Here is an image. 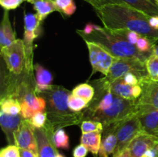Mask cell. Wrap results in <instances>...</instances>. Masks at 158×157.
I'll return each mask as SVG.
<instances>
[{"label": "cell", "instance_id": "1", "mask_svg": "<svg viewBox=\"0 0 158 157\" xmlns=\"http://www.w3.org/2000/svg\"><path fill=\"white\" fill-rule=\"evenodd\" d=\"M103 26L109 29H128L157 43L158 29L150 25L146 14L123 4L108 3L94 9Z\"/></svg>", "mask_w": 158, "mask_h": 157}, {"label": "cell", "instance_id": "18", "mask_svg": "<svg viewBox=\"0 0 158 157\" xmlns=\"http://www.w3.org/2000/svg\"><path fill=\"white\" fill-rule=\"evenodd\" d=\"M16 39L15 34L12 29L10 19H9V11L5 10L1 22V26H0V46H1V49L9 46Z\"/></svg>", "mask_w": 158, "mask_h": 157}, {"label": "cell", "instance_id": "5", "mask_svg": "<svg viewBox=\"0 0 158 157\" xmlns=\"http://www.w3.org/2000/svg\"><path fill=\"white\" fill-rule=\"evenodd\" d=\"M114 131L117 137V146L114 155H119L129 147L133 140L140 134L144 133L139 117L135 115L120 122L112 127L103 128Z\"/></svg>", "mask_w": 158, "mask_h": 157}, {"label": "cell", "instance_id": "8", "mask_svg": "<svg viewBox=\"0 0 158 157\" xmlns=\"http://www.w3.org/2000/svg\"><path fill=\"white\" fill-rule=\"evenodd\" d=\"M142 93L137 99V116L158 109V82L149 79L140 82Z\"/></svg>", "mask_w": 158, "mask_h": 157}, {"label": "cell", "instance_id": "37", "mask_svg": "<svg viewBox=\"0 0 158 157\" xmlns=\"http://www.w3.org/2000/svg\"><path fill=\"white\" fill-rule=\"evenodd\" d=\"M142 157H158V143L147 151Z\"/></svg>", "mask_w": 158, "mask_h": 157}, {"label": "cell", "instance_id": "41", "mask_svg": "<svg viewBox=\"0 0 158 157\" xmlns=\"http://www.w3.org/2000/svg\"><path fill=\"white\" fill-rule=\"evenodd\" d=\"M131 156V153H130V149L129 148L126 149L125 150H123V152L120 154H119L117 155V157H130Z\"/></svg>", "mask_w": 158, "mask_h": 157}, {"label": "cell", "instance_id": "24", "mask_svg": "<svg viewBox=\"0 0 158 157\" xmlns=\"http://www.w3.org/2000/svg\"><path fill=\"white\" fill-rule=\"evenodd\" d=\"M1 111L12 115L21 114V104L18 100L12 98L2 99L0 103Z\"/></svg>", "mask_w": 158, "mask_h": 157}, {"label": "cell", "instance_id": "30", "mask_svg": "<svg viewBox=\"0 0 158 157\" xmlns=\"http://www.w3.org/2000/svg\"><path fill=\"white\" fill-rule=\"evenodd\" d=\"M149 77L151 80L156 81L158 76V56L152 54L146 62Z\"/></svg>", "mask_w": 158, "mask_h": 157}, {"label": "cell", "instance_id": "6", "mask_svg": "<svg viewBox=\"0 0 158 157\" xmlns=\"http://www.w3.org/2000/svg\"><path fill=\"white\" fill-rule=\"evenodd\" d=\"M42 22L36 14L28 13L24 16V38L23 42L26 52V67L28 70H32L33 58V42L42 32Z\"/></svg>", "mask_w": 158, "mask_h": 157}, {"label": "cell", "instance_id": "12", "mask_svg": "<svg viewBox=\"0 0 158 157\" xmlns=\"http://www.w3.org/2000/svg\"><path fill=\"white\" fill-rule=\"evenodd\" d=\"M21 104V115L26 119H30L34 114L44 112L46 109V100L35 92L29 93L24 97Z\"/></svg>", "mask_w": 158, "mask_h": 157}, {"label": "cell", "instance_id": "22", "mask_svg": "<svg viewBox=\"0 0 158 157\" xmlns=\"http://www.w3.org/2000/svg\"><path fill=\"white\" fill-rule=\"evenodd\" d=\"M30 3L33 5L34 10L36 12L35 14L43 22L49 14L55 11L58 12L53 0H33Z\"/></svg>", "mask_w": 158, "mask_h": 157}, {"label": "cell", "instance_id": "35", "mask_svg": "<svg viewBox=\"0 0 158 157\" xmlns=\"http://www.w3.org/2000/svg\"><path fill=\"white\" fill-rule=\"evenodd\" d=\"M88 152L89 150L84 145L80 144L74 148L73 151V157H86Z\"/></svg>", "mask_w": 158, "mask_h": 157}, {"label": "cell", "instance_id": "19", "mask_svg": "<svg viewBox=\"0 0 158 157\" xmlns=\"http://www.w3.org/2000/svg\"><path fill=\"white\" fill-rule=\"evenodd\" d=\"M107 82L110 89L116 95L121 97L123 99H126L137 100L134 98V95H133V86H134L125 83L123 82V78H120L119 79L114 80L112 82H110L107 80Z\"/></svg>", "mask_w": 158, "mask_h": 157}, {"label": "cell", "instance_id": "7", "mask_svg": "<svg viewBox=\"0 0 158 157\" xmlns=\"http://www.w3.org/2000/svg\"><path fill=\"white\" fill-rule=\"evenodd\" d=\"M1 56L9 72L20 75L26 67V52L23 40L19 38L9 46L2 48Z\"/></svg>", "mask_w": 158, "mask_h": 157}, {"label": "cell", "instance_id": "21", "mask_svg": "<svg viewBox=\"0 0 158 157\" xmlns=\"http://www.w3.org/2000/svg\"><path fill=\"white\" fill-rule=\"evenodd\" d=\"M138 117L144 133L150 135L157 133L158 132V109Z\"/></svg>", "mask_w": 158, "mask_h": 157}, {"label": "cell", "instance_id": "20", "mask_svg": "<svg viewBox=\"0 0 158 157\" xmlns=\"http://www.w3.org/2000/svg\"><path fill=\"white\" fill-rule=\"evenodd\" d=\"M102 142V132H87L82 134L80 143L84 145L92 154L98 155Z\"/></svg>", "mask_w": 158, "mask_h": 157}, {"label": "cell", "instance_id": "39", "mask_svg": "<svg viewBox=\"0 0 158 157\" xmlns=\"http://www.w3.org/2000/svg\"><path fill=\"white\" fill-rule=\"evenodd\" d=\"M20 156L21 157H39V154L29 149H20Z\"/></svg>", "mask_w": 158, "mask_h": 157}, {"label": "cell", "instance_id": "40", "mask_svg": "<svg viewBox=\"0 0 158 157\" xmlns=\"http://www.w3.org/2000/svg\"><path fill=\"white\" fill-rule=\"evenodd\" d=\"M149 22L151 27L155 29H158V15L150 17Z\"/></svg>", "mask_w": 158, "mask_h": 157}, {"label": "cell", "instance_id": "10", "mask_svg": "<svg viewBox=\"0 0 158 157\" xmlns=\"http://www.w3.org/2000/svg\"><path fill=\"white\" fill-rule=\"evenodd\" d=\"M33 131L38 146L39 157L56 156L59 152L52 142V135L54 132L46 126L43 128L33 127Z\"/></svg>", "mask_w": 158, "mask_h": 157}, {"label": "cell", "instance_id": "44", "mask_svg": "<svg viewBox=\"0 0 158 157\" xmlns=\"http://www.w3.org/2000/svg\"><path fill=\"white\" fill-rule=\"evenodd\" d=\"M117 155H113V157H117ZM94 157H99L98 155H94Z\"/></svg>", "mask_w": 158, "mask_h": 157}, {"label": "cell", "instance_id": "29", "mask_svg": "<svg viewBox=\"0 0 158 157\" xmlns=\"http://www.w3.org/2000/svg\"><path fill=\"white\" fill-rule=\"evenodd\" d=\"M157 43L144 36H140L137 41L136 46L140 52L151 55L153 54V49Z\"/></svg>", "mask_w": 158, "mask_h": 157}, {"label": "cell", "instance_id": "32", "mask_svg": "<svg viewBox=\"0 0 158 157\" xmlns=\"http://www.w3.org/2000/svg\"><path fill=\"white\" fill-rule=\"evenodd\" d=\"M28 120L34 128H43L47 121V114L46 111L37 112Z\"/></svg>", "mask_w": 158, "mask_h": 157}, {"label": "cell", "instance_id": "3", "mask_svg": "<svg viewBox=\"0 0 158 157\" xmlns=\"http://www.w3.org/2000/svg\"><path fill=\"white\" fill-rule=\"evenodd\" d=\"M77 33L84 40L96 43L117 58H136L147 62L151 55L137 49L135 45L117 36L110 29L97 25H86L83 29H77Z\"/></svg>", "mask_w": 158, "mask_h": 157}, {"label": "cell", "instance_id": "15", "mask_svg": "<svg viewBox=\"0 0 158 157\" xmlns=\"http://www.w3.org/2000/svg\"><path fill=\"white\" fill-rule=\"evenodd\" d=\"M108 3L123 4L146 14L148 16L158 15V5L154 0H106Z\"/></svg>", "mask_w": 158, "mask_h": 157}, {"label": "cell", "instance_id": "13", "mask_svg": "<svg viewBox=\"0 0 158 157\" xmlns=\"http://www.w3.org/2000/svg\"><path fill=\"white\" fill-rule=\"evenodd\" d=\"M24 119L21 114L12 115L0 112V124L9 145H15V134Z\"/></svg>", "mask_w": 158, "mask_h": 157}, {"label": "cell", "instance_id": "38", "mask_svg": "<svg viewBox=\"0 0 158 157\" xmlns=\"http://www.w3.org/2000/svg\"><path fill=\"white\" fill-rule=\"evenodd\" d=\"M83 1L86 2L89 5H91L94 9H98L100 6H103L105 4H107L106 0H83Z\"/></svg>", "mask_w": 158, "mask_h": 157}, {"label": "cell", "instance_id": "2", "mask_svg": "<svg viewBox=\"0 0 158 157\" xmlns=\"http://www.w3.org/2000/svg\"><path fill=\"white\" fill-rule=\"evenodd\" d=\"M72 92L61 86H52L38 95L46 103V128L52 132L66 126L78 125L83 121V112H74L69 109L68 99Z\"/></svg>", "mask_w": 158, "mask_h": 157}, {"label": "cell", "instance_id": "28", "mask_svg": "<svg viewBox=\"0 0 158 157\" xmlns=\"http://www.w3.org/2000/svg\"><path fill=\"white\" fill-rule=\"evenodd\" d=\"M89 103L83 99L76 96L71 94L68 99V106L71 111L74 112H80L83 109H86Z\"/></svg>", "mask_w": 158, "mask_h": 157}, {"label": "cell", "instance_id": "47", "mask_svg": "<svg viewBox=\"0 0 158 157\" xmlns=\"http://www.w3.org/2000/svg\"><path fill=\"white\" fill-rule=\"evenodd\" d=\"M154 1H155V2L157 3V4L158 5V0H154Z\"/></svg>", "mask_w": 158, "mask_h": 157}, {"label": "cell", "instance_id": "4", "mask_svg": "<svg viewBox=\"0 0 158 157\" xmlns=\"http://www.w3.org/2000/svg\"><path fill=\"white\" fill-rule=\"evenodd\" d=\"M134 73L140 82L149 79L146 62L136 58H116L105 78L110 82L123 78L126 74Z\"/></svg>", "mask_w": 158, "mask_h": 157}, {"label": "cell", "instance_id": "25", "mask_svg": "<svg viewBox=\"0 0 158 157\" xmlns=\"http://www.w3.org/2000/svg\"><path fill=\"white\" fill-rule=\"evenodd\" d=\"M52 142L56 148L67 149L69 147V136L63 128L57 129L54 132L52 135Z\"/></svg>", "mask_w": 158, "mask_h": 157}, {"label": "cell", "instance_id": "11", "mask_svg": "<svg viewBox=\"0 0 158 157\" xmlns=\"http://www.w3.org/2000/svg\"><path fill=\"white\" fill-rule=\"evenodd\" d=\"M15 145L19 149H29L38 153V146L33 127L29 120L25 119L15 134ZM39 154V153H38Z\"/></svg>", "mask_w": 158, "mask_h": 157}, {"label": "cell", "instance_id": "31", "mask_svg": "<svg viewBox=\"0 0 158 157\" xmlns=\"http://www.w3.org/2000/svg\"><path fill=\"white\" fill-rule=\"evenodd\" d=\"M81 128L82 134L87 133V132H103V126L101 123L94 120H83L81 123Z\"/></svg>", "mask_w": 158, "mask_h": 157}, {"label": "cell", "instance_id": "45", "mask_svg": "<svg viewBox=\"0 0 158 157\" xmlns=\"http://www.w3.org/2000/svg\"><path fill=\"white\" fill-rule=\"evenodd\" d=\"M26 1L29 2H32V1H33V0H26ZM53 1H54V0H53Z\"/></svg>", "mask_w": 158, "mask_h": 157}, {"label": "cell", "instance_id": "36", "mask_svg": "<svg viewBox=\"0 0 158 157\" xmlns=\"http://www.w3.org/2000/svg\"><path fill=\"white\" fill-rule=\"evenodd\" d=\"M123 80L125 83L128 85H131V86L140 84V80L137 78V75H134V73H131V72L126 74L123 77Z\"/></svg>", "mask_w": 158, "mask_h": 157}, {"label": "cell", "instance_id": "46", "mask_svg": "<svg viewBox=\"0 0 158 157\" xmlns=\"http://www.w3.org/2000/svg\"><path fill=\"white\" fill-rule=\"evenodd\" d=\"M155 135V136H157L158 137V132H157V133H155V134H154V135Z\"/></svg>", "mask_w": 158, "mask_h": 157}, {"label": "cell", "instance_id": "27", "mask_svg": "<svg viewBox=\"0 0 158 157\" xmlns=\"http://www.w3.org/2000/svg\"><path fill=\"white\" fill-rule=\"evenodd\" d=\"M110 30L112 31L114 35L126 40V41L131 43V44L135 45V46L137 44V41H138L139 38L142 36L141 35L138 34L137 32L128 30V29H110Z\"/></svg>", "mask_w": 158, "mask_h": 157}, {"label": "cell", "instance_id": "23", "mask_svg": "<svg viewBox=\"0 0 158 157\" xmlns=\"http://www.w3.org/2000/svg\"><path fill=\"white\" fill-rule=\"evenodd\" d=\"M72 94L83 99L89 103L95 95V89L94 86L88 83H82L73 89Z\"/></svg>", "mask_w": 158, "mask_h": 157}, {"label": "cell", "instance_id": "14", "mask_svg": "<svg viewBox=\"0 0 158 157\" xmlns=\"http://www.w3.org/2000/svg\"><path fill=\"white\" fill-rule=\"evenodd\" d=\"M158 143V137L148 133H142L130 144V157H142L143 154Z\"/></svg>", "mask_w": 158, "mask_h": 157}, {"label": "cell", "instance_id": "26", "mask_svg": "<svg viewBox=\"0 0 158 157\" xmlns=\"http://www.w3.org/2000/svg\"><path fill=\"white\" fill-rule=\"evenodd\" d=\"M58 12L66 16H70L76 12L77 6L73 0H54Z\"/></svg>", "mask_w": 158, "mask_h": 157}, {"label": "cell", "instance_id": "33", "mask_svg": "<svg viewBox=\"0 0 158 157\" xmlns=\"http://www.w3.org/2000/svg\"><path fill=\"white\" fill-rule=\"evenodd\" d=\"M0 157H21L20 149L15 145H9L2 149Z\"/></svg>", "mask_w": 158, "mask_h": 157}, {"label": "cell", "instance_id": "17", "mask_svg": "<svg viewBox=\"0 0 158 157\" xmlns=\"http://www.w3.org/2000/svg\"><path fill=\"white\" fill-rule=\"evenodd\" d=\"M117 146V137L114 131L103 129L102 132V142L99 151V157H109L114 155Z\"/></svg>", "mask_w": 158, "mask_h": 157}, {"label": "cell", "instance_id": "42", "mask_svg": "<svg viewBox=\"0 0 158 157\" xmlns=\"http://www.w3.org/2000/svg\"><path fill=\"white\" fill-rule=\"evenodd\" d=\"M153 54L157 55L158 56V46L157 45H155L154 46V49H153Z\"/></svg>", "mask_w": 158, "mask_h": 157}, {"label": "cell", "instance_id": "16", "mask_svg": "<svg viewBox=\"0 0 158 157\" xmlns=\"http://www.w3.org/2000/svg\"><path fill=\"white\" fill-rule=\"evenodd\" d=\"M35 74V92L37 95L47 90L51 86L52 82V75L49 71L43 68L39 63L35 64L33 67Z\"/></svg>", "mask_w": 158, "mask_h": 157}, {"label": "cell", "instance_id": "43", "mask_svg": "<svg viewBox=\"0 0 158 157\" xmlns=\"http://www.w3.org/2000/svg\"><path fill=\"white\" fill-rule=\"evenodd\" d=\"M56 157H65V156H64V155H62V154L58 153V154H57L56 156Z\"/></svg>", "mask_w": 158, "mask_h": 157}, {"label": "cell", "instance_id": "48", "mask_svg": "<svg viewBox=\"0 0 158 157\" xmlns=\"http://www.w3.org/2000/svg\"><path fill=\"white\" fill-rule=\"evenodd\" d=\"M156 81H157V82H158V76H157V79H156Z\"/></svg>", "mask_w": 158, "mask_h": 157}, {"label": "cell", "instance_id": "34", "mask_svg": "<svg viewBox=\"0 0 158 157\" xmlns=\"http://www.w3.org/2000/svg\"><path fill=\"white\" fill-rule=\"evenodd\" d=\"M24 0H0V4L5 10H12L18 8Z\"/></svg>", "mask_w": 158, "mask_h": 157}, {"label": "cell", "instance_id": "9", "mask_svg": "<svg viewBox=\"0 0 158 157\" xmlns=\"http://www.w3.org/2000/svg\"><path fill=\"white\" fill-rule=\"evenodd\" d=\"M85 42L89 50V61L93 69L92 75L99 72L106 76L117 58L96 43L91 42Z\"/></svg>", "mask_w": 158, "mask_h": 157}]
</instances>
